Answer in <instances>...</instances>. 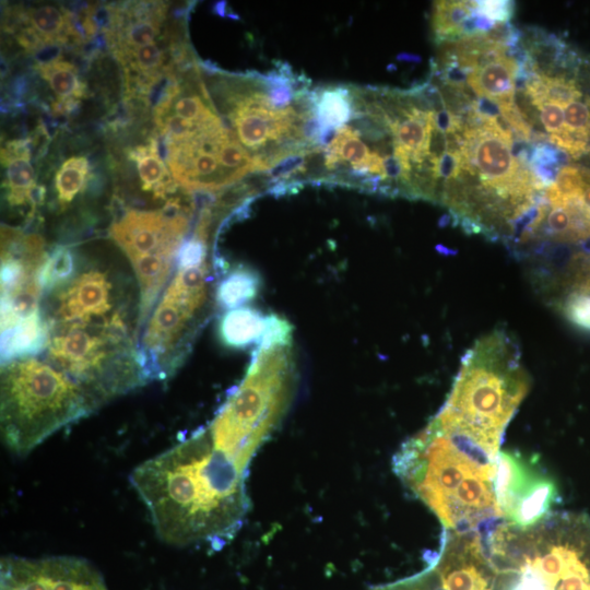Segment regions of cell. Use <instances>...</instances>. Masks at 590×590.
<instances>
[{
  "mask_svg": "<svg viewBox=\"0 0 590 590\" xmlns=\"http://www.w3.org/2000/svg\"><path fill=\"white\" fill-rule=\"evenodd\" d=\"M247 473L214 445L206 426L139 464L130 482L162 541L217 551L249 510Z\"/></svg>",
  "mask_w": 590,
  "mask_h": 590,
  "instance_id": "6da1fadb",
  "label": "cell"
},
{
  "mask_svg": "<svg viewBox=\"0 0 590 590\" xmlns=\"http://www.w3.org/2000/svg\"><path fill=\"white\" fill-rule=\"evenodd\" d=\"M530 389L515 339L504 329L464 354L452 389L433 421L498 458L505 429Z\"/></svg>",
  "mask_w": 590,
  "mask_h": 590,
  "instance_id": "7a4b0ae2",
  "label": "cell"
},
{
  "mask_svg": "<svg viewBox=\"0 0 590 590\" xmlns=\"http://www.w3.org/2000/svg\"><path fill=\"white\" fill-rule=\"evenodd\" d=\"M99 406L46 358L28 356L2 363L1 435L17 456L30 453L55 432Z\"/></svg>",
  "mask_w": 590,
  "mask_h": 590,
  "instance_id": "3957f363",
  "label": "cell"
},
{
  "mask_svg": "<svg viewBox=\"0 0 590 590\" xmlns=\"http://www.w3.org/2000/svg\"><path fill=\"white\" fill-rule=\"evenodd\" d=\"M295 386L292 342L258 346L240 385L208 425L214 445L248 472L252 458L283 420Z\"/></svg>",
  "mask_w": 590,
  "mask_h": 590,
  "instance_id": "277c9868",
  "label": "cell"
},
{
  "mask_svg": "<svg viewBox=\"0 0 590 590\" xmlns=\"http://www.w3.org/2000/svg\"><path fill=\"white\" fill-rule=\"evenodd\" d=\"M495 556L531 590H590V517L560 511L529 529L507 524Z\"/></svg>",
  "mask_w": 590,
  "mask_h": 590,
  "instance_id": "5b68a950",
  "label": "cell"
},
{
  "mask_svg": "<svg viewBox=\"0 0 590 590\" xmlns=\"http://www.w3.org/2000/svg\"><path fill=\"white\" fill-rule=\"evenodd\" d=\"M209 256L177 259L173 276L149 316L138 340L139 359L146 381L170 378L184 364L211 300Z\"/></svg>",
  "mask_w": 590,
  "mask_h": 590,
  "instance_id": "8992f818",
  "label": "cell"
},
{
  "mask_svg": "<svg viewBox=\"0 0 590 590\" xmlns=\"http://www.w3.org/2000/svg\"><path fill=\"white\" fill-rule=\"evenodd\" d=\"M46 358L99 405L148 382L132 333L103 327L49 328Z\"/></svg>",
  "mask_w": 590,
  "mask_h": 590,
  "instance_id": "52a82bcc",
  "label": "cell"
},
{
  "mask_svg": "<svg viewBox=\"0 0 590 590\" xmlns=\"http://www.w3.org/2000/svg\"><path fill=\"white\" fill-rule=\"evenodd\" d=\"M191 214V205L169 199L162 210L129 209L109 227L137 279L138 338L175 271Z\"/></svg>",
  "mask_w": 590,
  "mask_h": 590,
  "instance_id": "ba28073f",
  "label": "cell"
},
{
  "mask_svg": "<svg viewBox=\"0 0 590 590\" xmlns=\"http://www.w3.org/2000/svg\"><path fill=\"white\" fill-rule=\"evenodd\" d=\"M403 485L447 524L455 496L464 481H495L496 465H483L462 452L433 422L404 441L392 458Z\"/></svg>",
  "mask_w": 590,
  "mask_h": 590,
  "instance_id": "9c48e42d",
  "label": "cell"
},
{
  "mask_svg": "<svg viewBox=\"0 0 590 590\" xmlns=\"http://www.w3.org/2000/svg\"><path fill=\"white\" fill-rule=\"evenodd\" d=\"M127 284L109 267L82 264L43 295L42 314L48 329L66 324L110 328L135 335Z\"/></svg>",
  "mask_w": 590,
  "mask_h": 590,
  "instance_id": "30bf717a",
  "label": "cell"
},
{
  "mask_svg": "<svg viewBox=\"0 0 590 590\" xmlns=\"http://www.w3.org/2000/svg\"><path fill=\"white\" fill-rule=\"evenodd\" d=\"M48 253L40 235L1 226V334L42 310L40 274Z\"/></svg>",
  "mask_w": 590,
  "mask_h": 590,
  "instance_id": "8fae6325",
  "label": "cell"
},
{
  "mask_svg": "<svg viewBox=\"0 0 590 590\" xmlns=\"http://www.w3.org/2000/svg\"><path fill=\"white\" fill-rule=\"evenodd\" d=\"M494 491L505 519L519 529L540 523L560 500L558 485L539 456L518 450L499 452Z\"/></svg>",
  "mask_w": 590,
  "mask_h": 590,
  "instance_id": "7c38bea8",
  "label": "cell"
},
{
  "mask_svg": "<svg viewBox=\"0 0 590 590\" xmlns=\"http://www.w3.org/2000/svg\"><path fill=\"white\" fill-rule=\"evenodd\" d=\"M0 590H108L87 560L70 556L1 559Z\"/></svg>",
  "mask_w": 590,
  "mask_h": 590,
  "instance_id": "4fadbf2b",
  "label": "cell"
},
{
  "mask_svg": "<svg viewBox=\"0 0 590 590\" xmlns=\"http://www.w3.org/2000/svg\"><path fill=\"white\" fill-rule=\"evenodd\" d=\"M1 152L7 169L5 200L11 208H30L32 216L44 194L37 189L28 148L23 141H12Z\"/></svg>",
  "mask_w": 590,
  "mask_h": 590,
  "instance_id": "5bb4252c",
  "label": "cell"
},
{
  "mask_svg": "<svg viewBox=\"0 0 590 590\" xmlns=\"http://www.w3.org/2000/svg\"><path fill=\"white\" fill-rule=\"evenodd\" d=\"M164 9L161 3L135 4L127 13V22L115 15L110 40L117 57L154 44L161 34Z\"/></svg>",
  "mask_w": 590,
  "mask_h": 590,
  "instance_id": "9a60e30c",
  "label": "cell"
},
{
  "mask_svg": "<svg viewBox=\"0 0 590 590\" xmlns=\"http://www.w3.org/2000/svg\"><path fill=\"white\" fill-rule=\"evenodd\" d=\"M271 314L266 316L249 306L227 310L219 323V334L226 346L241 349L260 344L270 326Z\"/></svg>",
  "mask_w": 590,
  "mask_h": 590,
  "instance_id": "2e32d148",
  "label": "cell"
},
{
  "mask_svg": "<svg viewBox=\"0 0 590 590\" xmlns=\"http://www.w3.org/2000/svg\"><path fill=\"white\" fill-rule=\"evenodd\" d=\"M49 330L42 310L1 334V363L36 356L45 351Z\"/></svg>",
  "mask_w": 590,
  "mask_h": 590,
  "instance_id": "e0dca14e",
  "label": "cell"
},
{
  "mask_svg": "<svg viewBox=\"0 0 590 590\" xmlns=\"http://www.w3.org/2000/svg\"><path fill=\"white\" fill-rule=\"evenodd\" d=\"M517 63L508 57L480 68L469 76L468 85L477 97L514 99Z\"/></svg>",
  "mask_w": 590,
  "mask_h": 590,
  "instance_id": "ac0fdd59",
  "label": "cell"
},
{
  "mask_svg": "<svg viewBox=\"0 0 590 590\" xmlns=\"http://www.w3.org/2000/svg\"><path fill=\"white\" fill-rule=\"evenodd\" d=\"M137 163L138 174L144 191L153 192L154 198L164 199L177 186L158 153L157 143L150 139L130 153Z\"/></svg>",
  "mask_w": 590,
  "mask_h": 590,
  "instance_id": "d6986e66",
  "label": "cell"
},
{
  "mask_svg": "<svg viewBox=\"0 0 590 590\" xmlns=\"http://www.w3.org/2000/svg\"><path fill=\"white\" fill-rule=\"evenodd\" d=\"M315 114L324 128L339 129L354 115V104L351 87L328 86L311 92Z\"/></svg>",
  "mask_w": 590,
  "mask_h": 590,
  "instance_id": "ffe728a7",
  "label": "cell"
},
{
  "mask_svg": "<svg viewBox=\"0 0 590 590\" xmlns=\"http://www.w3.org/2000/svg\"><path fill=\"white\" fill-rule=\"evenodd\" d=\"M259 276L246 267L225 274L215 288V300L225 309H235L251 300L259 291Z\"/></svg>",
  "mask_w": 590,
  "mask_h": 590,
  "instance_id": "44dd1931",
  "label": "cell"
},
{
  "mask_svg": "<svg viewBox=\"0 0 590 590\" xmlns=\"http://www.w3.org/2000/svg\"><path fill=\"white\" fill-rule=\"evenodd\" d=\"M40 76L46 80L52 92L62 101H78L85 94L84 85L74 64L63 59L54 58L37 64Z\"/></svg>",
  "mask_w": 590,
  "mask_h": 590,
  "instance_id": "7402d4cb",
  "label": "cell"
},
{
  "mask_svg": "<svg viewBox=\"0 0 590 590\" xmlns=\"http://www.w3.org/2000/svg\"><path fill=\"white\" fill-rule=\"evenodd\" d=\"M24 15L44 45L63 42L72 31L69 15L55 5L31 8Z\"/></svg>",
  "mask_w": 590,
  "mask_h": 590,
  "instance_id": "603a6c76",
  "label": "cell"
},
{
  "mask_svg": "<svg viewBox=\"0 0 590 590\" xmlns=\"http://www.w3.org/2000/svg\"><path fill=\"white\" fill-rule=\"evenodd\" d=\"M88 177V162L84 156L66 160L55 176V190L60 211H64L82 192Z\"/></svg>",
  "mask_w": 590,
  "mask_h": 590,
  "instance_id": "cb8c5ba5",
  "label": "cell"
},
{
  "mask_svg": "<svg viewBox=\"0 0 590 590\" xmlns=\"http://www.w3.org/2000/svg\"><path fill=\"white\" fill-rule=\"evenodd\" d=\"M474 1H436L433 14V31L439 43L458 40V26L472 13Z\"/></svg>",
  "mask_w": 590,
  "mask_h": 590,
  "instance_id": "d4e9b609",
  "label": "cell"
},
{
  "mask_svg": "<svg viewBox=\"0 0 590 590\" xmlns=\"http://www.w3.org/2000/svg\"><path fill=\"white\" fill-rule=\"evenodd\" d=\"M78 262L72 250L66 247L52 249L40 274L43 295L68 280L75 271Z\"/></svg>",
  "mask_w": 590,
  "mask_h": 590,
  "instance_id": "484cf974",
  "label": "cell"
},
{
  "mask_svg": "<svg viewBox=\"0 0 590 590\" xmlns=\"http://www.w3.org/2000/svg\"><path fill=\"white\" fill-rule=\"evenodd\" d=\"M556 304L568 321L580 329L590 331V294L568 291Z\"/></svg>",
  "mask_w": 590,
  "mask_h": 590,
  "instance_id": "4316f807",
  "label": "cell"
},
{
  "mask_svg": "<svg viewBox=\"0 0 590 590\" xmlns=\"http://www.w3.org/2000/svg\"><path fill=\"white\" fill-rule=\"evenodd\" d=\"M369 590H446L440 579L439 573L433 563L428 562V566L422 571L399 579L393 582L378 585Z\"/></svg>",
  "mask_w": 590,
  "mask_h": 590,
  "instance_id": "83f0119b",
  "label": "cell"
},
{
  "mask_svg": "<svg viewBox=\"0 0 590 590\" xmlns=\"http://www.w3.org/2000/svg\"><path fill=\"white\" fill-rule=\"evenodd\" d=\"M564 281L565 292L579 291L590 294V255L582 251L576 253L568 263Z\"/></svg>",
  "mask_w": 590,
  "mask_h": 590,
  "instance_id": "f1b7e54d",
  "label": "cell"
},
{
  "mask_svg": "<svg viewBox=\"0 0 590 590\" xmlns=\"http://www.w3.org/2000/svg\"><path fill=\"white\" fill-rule=\"evenodd\" d=\"M547 102L566 106L582 96L581 90L575 80L566 78L547 76Z\"/></svg>",
  "mask_w": 590,
  "mask_h": 590,
  "instance_id": "f546056e",
  "label": "cell"
},
{
  "mask_svg": "<svg viewBox=\"0 0 590 590\" xmlns=\"http://www.w3.org/2000/svg\"><path fill=\"white\" fill-rule=\"evenodd\" d=\"M565 128L569 131H588L590 126V106L580 101H574L564 109Z\"/></svg>",
  "mask_w": 590,
  "mask_h": 590,
  "instance_id": "4dcf8cb0",
  "label": "cell"
},
{
  "mask_svg": "<svg viewBox=\"0 0 590 590\" xmlns=\"http://www.w3.org/2000/svg\"><path fill=\"white\" fill-rule=\"evenodd\" d=\"M491 20L509 22L515 13V2L506 0L474 1V9Z\"/></svg>",
  "mask_w": 590,
  "mask_h": 590,
  "instance_id": "1f68e13d",
  "label": "cell"
},
{
  "mask_svg": "<svg viewBox=\"0 0 590 590\" xmlns=\"http://www.w3.org/2000/svg\"><path fill=\"white\" fill-rule=\"evenodd\" d=\"M559 196L569 197L578 194L586 184L578 167L565 166L558 172L555 180Z\"/></svg>",
  "mask_w": 590,
  "mask_h": 590,
  "instance_id": "d6a6232c",
  "label": "cell"
},
{
  "mask_svg": "<svg viewBox=\"0 0 590 590\" xmlns=\"http://www.w3.org/2000/svg\"><path fill=\"white\" fill-rule=\"evenodd\" d=\"M484 37L504 47H514L520 44L523 31L512 25L510 22H499Z\"/></svg>",
  "mask_w": 590,
  "mask_h": 590,
  "instance_id": "836d02e7",
  "label": "cell"
},
{
  "mask_svg": "<svg viewBox=\"0 0 590 590\" xmlns=\"http://www.w3.org/2000/svg\"><path fill=\"white\" fill-rule=\"evenodd\" d=\"M540 120L551 134H559L566 129L563 106L558 104L545 103L540 108Z\"/></svg>",
  "mask_w": 590,
  "mask_h": 590,
  "instance_id": "e575fe53",
  "label": "cell"
},
{
  "mask_svg": "<svg viewBox=\"0 0 590 590\" xmlns=\"http://www.w3.org/2000/svg\"><path fill=\"white\" fill-rule=\"evenodd\" d=\"M463 165L461 153L445 152L436 164L437 177L444 180L455 179L459 176Z\"/></svg>",
  "mask_w": 590,
  "mask_h": 590,
  "instance_id": "d590c367",
  "label": "cell"
},
{
  "mask_svg": "<svg viewBox=\"0 0 590 590\" xmlns=\"http://www.w3.org/2000/svg\"><path fill=\"white\" fill-rule=\"evenodd\" d=\"M432 123L444 134L463 132L461 117L453 115L447 108L439 111H433Z\"/></svg>",
  "mask_w": 590,
  "mask_h": 590,
  "instance_id": "8d00e7d4",
  "label": "cell"
},
{
  "mask_svg": "<svg viewBox=\"0 0 590 590\" xmlns=\"http://www.w3.org/2000/svg\"><path fill=\"white\" fill-rule=\"evenodd\" d=\"M472 109L477 116L486 120L495 119L502 115L500 102L489 97H475Z\"/></svg>",
  "mask_w": 590,
  "mask_h": 590,
  "instance_id": "74e56055",
  "label": "cell"
},
{
  "mask_svg": "<svg viewBox=\"0 0 590 590\" xmlns=\"http://www.w3.org/2000/svg\"><path fill=\"white\" fill-rule=\"evenodd\" d=\"M397 59L400 60V61H411V62H420L421 61L420 56L411 55V54H406V52L399 54Z\"/></svg>",
  "mask_w": 590,
  "mask_h": 590,
  "instance_id": "f35d334b",
  "label": "cell"
}]
</instances>
